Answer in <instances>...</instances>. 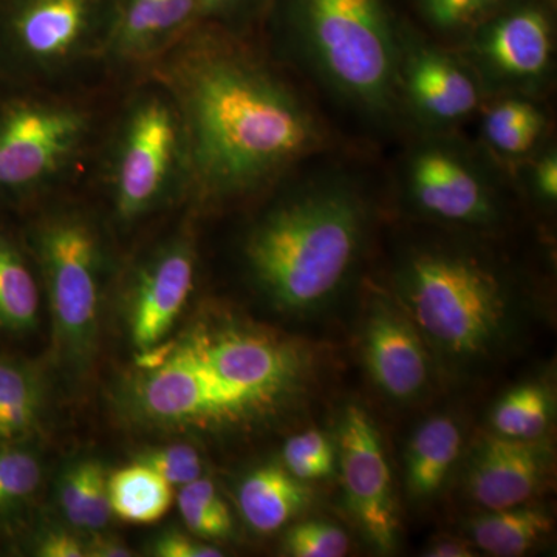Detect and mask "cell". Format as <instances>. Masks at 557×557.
<instances>
[{
    "label": "cell",
    "mask_w": 557,
    "mask_h": 557,
    "mask_svg": "<svg viewBox=\"0 0 557 557\" xmlns=\"http://www.w3.org/2000/svg\"><path fill=\"white\" fill-rule=\"evenodd\" d=\"M156 81L177 108L188 193L203 207H225L277 188L333 148L332 131L317 106L228 33H186L159 57Z\"/></svg>",
    "instance_id": "6da1fadb"
},
{
    "label": "cell",
    "mask_w": 557,
    "mask_h": 557,
    "mask_svg": "<svg viewBox=\"0 0 557 557\" xmlns=\"http://www.w3.org/2000/svg\"><path fill=\"white\" fill-rule=\"evenodd\" d=\"M310 375V354L298 341L208 311L139 354L121 384L120 405L141 428L240 431L287 409Z\"/></svg>",
    "instance_id": "7a4b0ae2"
},
{
    "label": "cell",
    "mask_w": 557,
    "mask_h": 557,
    "mask_svg": "<svg viewBox=\"0 0 557 557\" xmlns=\"http://www.w3.org/2000/svg\"><path fill=\"white\" fill-rule=\"evenodd\" d=\"M256 220L244 259L256 287L278 309H317L332 298L357 267L373 201L364 175L341 166H313Z\"/></svg>",
    "instance_id": "3957f363"
},
{
    "label": "cell",
    "mask_w": 557,
    "mask_h": 557,
    "mask_svg": "<svg viewBox=\"0 0 557 557\" xmlns=\"http://www.w3.org/2000/svg\"><path fill=\"white\" fill-rule=\"evenodd\" d=\"M295 57L339 106L379 131L405 129L399 24L384 0H293Z\"/></svg>",
    "instance_id": "277c9868"
},
{
    "label": "cell",
    "mask_w": 557,
    "mask_h": 557,
    "mask_svg": "<svg viewBox=\"0 0 557 557\" xmlns=\"http://www.w3.org/2000/svg\"><path fill=\"white\" fill-rule=\"evenodd\" d=\"M394 287L421 336L450 357L486 354L507 324L504 271L482 249L456 240L410 245L395 263Z\"/></svg>",
    "instance_id": "5b68a950"
},
{
    "label": "cell",
    "mask_w": 557,
    "mask_h": 557,
    "mask_svg": "<svg viewBox=\"0 0 557 557\" xmlns=\"http://www.w3.org/2000/svg\"><path fill=\"white\" fill-rule=\"evenodd\" d=\"M394 180L401 200L435 222L487 230L505 219L509 178L504 163L456 131L412 132Z\"/></svg>",
    "instance_id": "8992f818"
},
{
    "label": "cell",
    "mask_w": 557,
    "mask_h": 557,
    "mask_svg": "<svg viewBox=\"0 0 557 557\" xmlns=\"http://www.w3.org/2000/svg\"><path fill=\"white\" fill-rule=\"evenodd\" d=\"M106 182L123 222L145 218L177 193H188V157L177 108L157 84L121 115L110 148Z\"/></svg>",
    "instance_id": "52a82bcc"
},
{
    "label": "cell",
    "mask_w": 557,
    "mask_h": 557,
    "mask_svg": "<svg viewBox=\"0 0 557 557\" xmlns=\"http://www.w3.org/2000/svg\"><path fill=\"white\" fill-rule=\"evenodd\" d=\"M30 245L62 357L87 361L97 344L106 265L100 231L78 209H58L33 226Z\"/></svg>",
    "instance_id": "ba28073f"
},
{
    "label": "cell",
    "mask_w": 557,
    "mask_h": 557,
    "mask_svg": "<svg viewBox=\"0 0 557 557\" xmlns=\"http://www.w3.org/2000/svg\"><path fill=\"white\" fill-rule=\"evenodd\" d=\"M91 115L53 98L0 104V197H27L65 177L90 139Z\"/></svg>",
    "instance_id": "9c48e42d"
},
{
    "label": "cell",
    "mask_w": 557,
    "mask_h": 557,
    "mask_svg": "<svg viewBox=\"0 0 557 557\" xmlns=\"http://www.w3.org/2000/svg\"><path fill=\"white\" fill-rule=\"evenodd\" d=\"M454 47L478 73L486 98L523 95L542 100L552 90L555 22L541 3L504 5Z\"/></svg>",
    "instance_id": "30bf717a"
},
{
    "label": "cell",
    "mask_w": 557,
    "mask_h": 557,
    "mask_svg": "<svg viewBox=\"0 0 557 557\" xmlns=\"http://www.w3.org/2000/svg\"><path fill=\"white\" fill-rule=\"evenodd\" d=\"M398 100L410 131L445 132L479 113L487 98L456 47L399 25Z\"/></svg>",
    "instance_id": "8fae6325"
},
{
    "label": "cell",
    "mask_w": 557,
    "mask_h": 557,
    "mask_svg": "<svg viewBox=\"0 0 557 557\" xmlns=\"http://www.w3.org/2000/svg\"><path fill=\"white\" fill-rule=\"evenodd\" d=\"M94 0H20L7 21L0 57L30 78L53 76L101 53Z\"/></svg>",
    "instance_id": "7c38bea8"
},
{
    "label": "cell",
    "mask_w": 557,
    "mask_h": 557,
    "mask_svg": "<svg viewBox=\"0 0 557 557\" xmlns=\"http://www.w3.org/2000/svg\"><path fill=\"white\" fill-rule=\"evenodd\" d=\"M338 440L348 508L366 537L376 548L391 552L397 544L398 518L379 429L364 409L348 406Z\"/></svg>",
    "instance_id": "4fadbf2b"
},
{
    "label": "cell",
    "mask_w": 557,
    "mask_h": 557,
    "mask_svg": "<svg viewBox=\"0 0 557 557\" xmlns=\"http://www.w3.org/2000/svg\"><path fill=\"white\" fill-rule=\"evenodd\" d=\"M197 256L189 236H175L152 249L132 273L127 313L132 344L139 350L166 339L188 304Z\"/></svg>",
    "instance_id": "5bb4252c"
},
{
    "label": "cell",
    "mask_w": 557,
    "mask_h": 557,
    "mask_svg": "<svg viewBox=\"0 0 557 557\" xmlns=\"http://www.w3.org/2000/svg\"><path fill=\"white\" fill-rule=\"evenodd\" d=\"M423 336L395 300L373 299L364 329V358L376 386L395 399L416 397L429 376Z\"/></svg>",
    "instance_id": "9a60e30c"
},
{
    "label": "cell",
    "mask_w": 557,
    "mask_h": 557,
    "mask_svg": "<svg viewBox=\"0 0 557 557\" xmlns=\"http://www.w3.org/2000/svg\"><path fill=\"white\" fill-rule=\"evenodd\" d=\"M548 468V449L539 438H486L469 472V493L487 511L525 505Z\"/></svg>",
    "instance_id": "2e32d148"
},
{
    "label": "cell",
    "mask_w": 557,
    "mask_h": 557,
    "mask_svg": "<svg viewBox=\"0 0 557 557\" xmlns=\"http://www.w3.org/2000/svg\"><path fill=\"white\" fill-rule=\"evenodd\" d=\"M196 17L197 0H121L101 53L120 62L153 60L185 36Z\"/></svg>",
    "instance_id": "e0dca14e"
},
{
    "label": "cell",
    "mask_w": 557,
    "mask_h": 557,
    "mask_svg": "<svg viewBox=\"0 0 557 557\" xmlns=\"http://www.w3.org/2000/svg\"><path fill=\"white\" fill-rule=\"evenodd\" d=\"M539 102L523 95H498L480 109L482 145L502 163H522L544 146L549 121Z\"/></svg>",
    "instance_id": "ac0fdd59"
},
{
    "label": "cell",
    "mask_w": 557,
    "mask_h": 557,
    "mask_svg": "<svg viewBox=\"0 0 557 557\" xmlns=\"http://www.w3.org/2000/svg\"><path fill=\"white\" fill-rule=\"evenodd\" d=\"M242 516L252 530L269 534L309 507L311 494L302 480L277 465L255 469L237 494Z\"/></svg>",
    "instance_id": "d6986e66"
},
{
    "label": "cell",
    "mask_w": 557,
    "mask_h": 557,
    "mask_svg": "<svg viewBox=\"0 0 557 557\" xmlns=\"http://www.w3.org/2000/svg\"><path fill=\"white\" fill-rule=\"evenodd\" d=\"M46 391L38 369L0 355V445H20L38 431Z\"/></svg>",
    "instance_id": "ffe728a7"
},
{
    "label": "cell",
    "mask_w": 557,
    "mask_h": 557,
    "mask_svg": "<svg viewBox=\"0 0 557 557\" xmlns=\"http://www.w3.org/2000/svg\"><path fill=\"white\" fill-rule=\"evenodd\" d=\"M461 442L460 428L449 417L431 418L418 428L406 456L412 496L429 497L437 493L456 463Z\"/></svg>",
    "instance_id": "44dd1931"
},
{
    "label": "cell",
    "mask_w": 557,
    "mask_h": 557,
    "mask_svg": "<svg viewBox=\"0 0 557 557\" xmlns=\"http://www.w3.org/2000/svg\"><path fill=\"white\" fill-rule=\"evenodd\" d=\"M39 284L20 245L0 233V333L24 335L38 324Z\"/></svg>",
    "instance_id": "7402d4cb"
},
{
    "label": "cell",
    "mask_w": 557,
    "mask_h": 557,
    "mask_svg": "<svg viewBox=\"0 0 557 557\" xmlns=\"http://www.w3.org/2000/svg\"><path fill=\"white\" fill-rule=\"evenodd\" d=\"M112 515L134 525L159 522L172 505V485L148 465L121 468L108 479Z\"/></svg>",
    "instance_id": "603a6c76"
},
{
    "label": "cell",
    "mask_w": 557,
    "mask_h": 557,
    "mask_svg": "<svg viewBox=\"0 0 557 557\" xmlns=\"http://www.w3.org/2000/svg\"><path fill=\"white\" fill-rule=\"evenodd\" d=\"M553 522L547 512L520 507L494 509L471 523L475 545L498 557L527 555L549 531Z\"/></svg>",
    "instance_id": "cb8c5ba5"
},
{
    "label": "cell",
    "mask_w": 557,
    "mask_h": 557,
    "mask_svg": "<svg viewBox=\"0 0 557 557\" xmlns=\"http://www.w3.org/2000/svg\"><path fill=\"white\" fill-rule=\"evenodd\" d=\"M552 416L547 391L539 384H523L512 388L498 403L493 424L498 435L534 440L544 434Z\"/></svg>",
    "instance_id": "d4e9b609"
},
{
    "label": "cell",
    "mask_w": 557,
    "mask_h": 557,
    "mask_svg": "<svg viewBox=\"0 0 557 557\" xmlns=\"http://www.w3.org/2000/svg\"><path fill=\"white\" fill-rule=\"evenodd\" d=\"M178 508L183 522L196 536L222 539L233 530L230 509L211 480L199 478L182 486Z\"/></svg>",
    "instance_id": "484cf974"
},
{
    "label": "cell",
    "mask_w": 557,
    "mask_h": 557,
    "mask_svg": "<svg viewBox=\"0 0 557 557\" xmlns=\"http://www.w3.org/2000/svg\"><path fill=\"white\" fill-rule=\"evenodd\" d=\"M504 5L505 0H418V9L429 27L456 40L454 46Z\"/></svg>",
    "instance_id": "4316f807"
},
{
    "label": "cell",
    "mask_w": 557,
    "mask_h": 557,
    "mask_svg": "<svg viewBox=\"0 0 557 557\" xmlns=\"http://www.w3.org/2000/svg\"><path fill=\"white\" fill-rule=\"evenodd\" d=\"M40 480L42 468L38 458L17 445H0V518L30 500Z\"/></svg>",
    "instance_id": "83f0119b"
},
{
    "label": "cell",
    "mask_w": 557,
    "mask_h": 557,
    "mask_svg": "<svg viewBox=\"0 0 557 557\" xmlns=\"http://www.w3.org/2000/svg\"><path fill=\"white\" fill-rule=\"evenodd\" d=\"M282 457L289 474L302 482L327 478L335 465V449L327 435L319 431H306L288 438Z\"/></svg>",
    "instance_id": "f1b7e54d"
},
{
    "label": "cell",
    "mask_w": 557,
    "mask_h": 557,
    "mask_svg": "<svg viewBox=\"0 0 557 557\" xmlns=\"http://www.w3.org/2000/svg\"><path fill=\"white\" fill-rule=\"evenodd\" d=\"M285 549L295 557H341L347 555L348 537L333 523L309 520L288 531Z\"/></svg>",
    "instance_id": "f546056e"
},
{
    "label": "cell",
    "mask_w": 557,
    "mask_h": 557,
    "mask_svg": "<svg viewBox=\"0 0 557 557\" xmlns=\"http://www.w3.org/2000/svg\"><path fill=\"white\" fill-rule=\"evenodd\" d=\"M172 486H185L201 478V458L189 445H171L149 450L139 458Z\"/></svg>",
    "instance_id": "4dcf8cb0"
},
{
    "label": "cell",
    "mask_w": 557,
    "mask_h": 557,
    "mask_svg": "<svg viewBox=\"0 0 557 557\" xmlns=\"http://www.w3.org/2000/svg\"><path fill=\"white\" fill-rule=\"evenodd\" d=\"M110 516H112V508H110L109 502L108 478H106L102 465L91 460L81 528L91 531L101 530L108 525Z\"/></svg>",
    "instance_id": "1f68e13d"
},
{
    "label": "cell",
    "mask_w": 557,
    "mask_h": 557,
    "mask_svg": "<svg viewBox=\"0 0 557 557\" xmlns=\"http://www.w3.org/2000/svg\"><path fill=\"white\" fill-rule=\"evenodd\" d=\"M522 163L527 164V183L534 196L545 203H556L557 150L555 146H542L534 156Z\"/></svg>",
    "instance_id": "d6a6232c"
},
{
    "label": "cell",
    "mask_w": 557,
    "mask_h": 557,
    "mask_svg": "<svg viewBox=\"0 0 557 557\" xmlns=\"http://www.w3.org/2000/svg\"><path fill=\"white\" fill-rule=\"evenodd\" d=\"M91 460L81 461L62 475L60 485V505L62 512L72 525L81 528L84 498L89 483Z\"/></svg>",
    "instance_id": "836d02e7"
},
{
    "label": "cell",
    "mask_w": 557,
    "mask_h": 557,
    "mask_svg": "<svg viewBox=\"0 0 557 557\" xmlns=\"http://www.w3.org/2000/svg\"><path fill=\"white\" fill-rule=\"evenodd\" d=\"M153 555L160 557H220L223 553L212 545L201 544L182 533H168L157 539Z\"/></svg>",
    "instance_id": "e575fe53"
},
{
    "label": "cell",
    "mask_w": 557,
    "mask_h": 557,
    "mask_svg": "<svg viewBox=\"0 0 557 557\" xmlns=\"http://www.w3.org/2000/svg\"><path fill=\"white\" fill-rule=\"evenodd\" d=\"M35 552L40 557H84L86 545L67 531H51L39 539Z\"/></svg>",
    "instance_id": "d590c367"
},
{
    "label": "cell",
    "mask_w": 557,
    "mask_h": 557,
    "mask_svg": "<svg viewBox=\"0 0 557 557\" xmlns=\"http://www.w3.org/2000/svg\"><path fill=\"white\" fill-rule=\"evenodd\" d=\"M86 556L91 557H126L132 556L131 549L112 537H97L86 547Z\"/></svg>",
    "instance_id": "8d00e7d4"
},
{
    "label": "cell",
    "mask_w": 557,
    "mask_h": 557,
    "mask_svg": "<svg viewBox=\"0 0 557 557\" xmlns=\"http://www.w3.org/2000/svg\"><path fill=\"white\" fill-rule=\"evenodd\" d=\"M426 555L431 557H469L474 556L475 553L468 544L458 539H446V541H440L432 545Z\"/></svg>",
    "instance_id": "74e56055"
},
{
    "label": "cell",
    "mask_w": 557,
    "mask_h": 557,
    "mask_svg": "<svg viewBox=\"0 0 557 557\" xmlns=\"http://www.w3.org/2000/svg\"><path fill=\"white\" fill-rule=\"evenodd\" d=\"M233 2L234 0H197L199 17L211 16V14H215L218 11L226 9V7Z\"/></svg>",
    "instance_id": "f35d334b"
}]
</instances>
